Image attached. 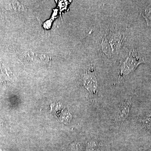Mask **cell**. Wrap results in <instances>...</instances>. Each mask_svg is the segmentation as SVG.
<instances>
[{
	"mask_svg": "<svg viewBox=\"0 0 151 151\" xmlns=\"http://www.w3.org/2000/svg\"><path fill=\"white\" fill-rule=\"evenodd\" d=\"M145 63L144 58L133 47L130 50L129 55L124 60L120 66L119 80H121L134 71L140 64Z\"/></svg>",
	"mask_w": 151,
	"mask_h": 151,
	"instance_id": "1",
	"label": "cell"
},
{
	"mask_svg": "<svg viewBox=\"0 0 151 151\" xmlns=\"http://www.w3.org/2000/svg\"><path fill=\"white\" fill-rule=\"evenodd\" d=\"M81 82L90 95L96 99L98 93V83L93 68L87 70L81 77Z\"/></svg>",
	"mask_w": 151,
	"mask_h": 151,
	"instance_id": "2",
	"label": "cell"
},
{
	"mask_svg": "<svg viewBox=\"0 0 151 151\" xmlns=\"http://www.w3.org/2000/svg\"><path fill=\"white\" fill-rule=\"evenodd\" d=\"M132 97H130L120 105L114 116V121L118 123L124 122L129 114L130 108L132 104Z\"/></svg>",
	"mask_w": 151,
	"mask_h": 151,
	"instance_id": "3",
	"label": "cell"
},
{
	"mask_svg": "<svg viewBox=\"0 0 151 151\" xmlns=\"http://www.w3.org/2000/svg\"><path fill=\"white\" fill-rule=\"evenodd\" d=\"M142 16L145 19L147 25L151 26V4L143 11Z\"/></svg>",
	"mask_w": 151,
	"mask_h": 151,
	"instance_id": "4",
	"label": "cell"
},
{
	"mask_svg": "<svg viewBox=\"0 0 151 151\" xmlns=\"http://www.w3.org/2000/svg\"><path fill=\"white\" fill-rule=\"evenodd\" d=\"M144 126L148 129L151 128V114L143 121Z\"/></svg>",
	"mask_w": 151,
	"mask_h": 151,
	"instance_id": "5",
	"label": "cell"
}]
</instances>
